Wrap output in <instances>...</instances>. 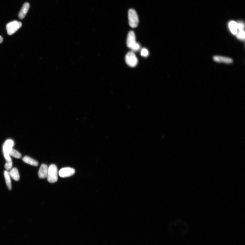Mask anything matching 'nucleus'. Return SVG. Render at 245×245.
I'll return each mask as SVG.
<instances>
[{
    "label": "nucleus",
    "instance_id": "6",
    "mask_svg": "<svg viewBox=\"0 0 245 245\" xmlns=\"http://www.w3.org/2000/svg\"><path fill=\"white\" fill-rule=\"evenodd\" d=\"M125 61L127 64L131 67H135L138 63V59L133 52H130L127 54L125 57Z\"/></svg>",
    "mask_w": 245,
    "mask_h": 245
},
{
    "label": "nucleus",
    "instance_id": "12",
    "mask_svg": "<svg viewBox=\"0 0 245 245\" xmlns=\"http://www.w3.org/2000/svg\"><path fill=\"white\" fill-rule=\"evenodd\" d=\"M9 173L10 176L15 181H19L20 179V176L18 170L16 168H14L12 169Z\"/></svg>",
    "mask_w": 245,
    "mask_h": 245
},
{
    "label": "nucleus",
    "instance_id": "3",
    "mask_svg": "<svg viewBox=\"0 0 245 245\" xmlns=\"http://www.w3.org/2000/svg\"><path fill=\"white\" fill-rule=\"evenodd\" d=\"M128 18L130 26L132 28L137 27L139 20L136 12L134 9H130L129 10Z\"/></svg>",
    "mask_w": 245,
    "mask_h": 245
},
{
    "label": "nucleus",
    "instance_id": "15",
    "mask_svg": "<svg viewBox=\"0 0 245 245\" xmlns=\"http://www.w3.org/2000/svg\"><path fill=\"white\" fill-rule=\"evenodd\" d=\"M9 155L10 156L17 159L20 158L22 156V155L20 153L13 148L10 150Z\"/></svg>",
    "mask_w": 245,
    "mask_h": 245
},
{
    "label": "nucleus",
    "instance_id": "2",
    "mask_svg": "<svg viewBox=\"0 0 245 245\" xmlns=\"http://www.w3.org/2000/svg\"><path fill=\"white\" fill-rule=\"evenodd\" d=\"M58 171L56 166L54 164L50 165L48 168V172L47 178L49 182L55 183L58 181Z\"/></svg>",
    "mask_w": 245,
    "mask_h": 245
},
{
    "label": "nucleus",
    "instance_id": "11",
    "mask_svg": "<svg viewBox=\"0 0 245 245\" xmlns=\"http://www.w3.org/2000/svg\"><path fill=\"white\" fill-rule=\"evenodd\" d=\"M23 160L26 164L32 165L34 166H37L38 162L34 159L28 156H26L23 158Z\"/></svg>",
    "mask_w": 245,
    "mask_h": 245
},
{
    "label": "nucleus",
    "instance_id": "13",
    "mask_svg": "<svg viewBox=\"0 0 245 245\" xmlns=\"http://www.w3.org/2000/svg\"><path fill=\"white\" fill-rule=\"evenodd\" d=\"M4 175L6 184L7 187L9 190H11L12 189L11 182V176L10 175L8 171H5L4 172Z\"/></svg>",
    "mask_w": 245,
    "mask_h": 245
},
{
    "label": "nucleus",
    "instance_id": "1",
    "mask_svg": "<svg viewBox=\"0 0 245 245\" xmlns=\"http://www.w3.org/2000/svg\"><path fill=\"white\" fill-rule=\"evenodd\" d=\"M127 45L128 48L133 51L137 52L140 48L139 44L136 42V37L135 32L132 31H130L127 39Z\"/></svg>",
    "mask_w": 245,
    "mask_h": 245
},
{
    "label": "nucleus",
    "instance_id": "20",
    "mask_svg": "<svg viewBox=\"0 0 245 245\" xmlns=\"http://www.w3.org/2000/svg\"><path fill=\"white\" fill-rule=\"evenodd\" d=\"M3 41V39L2 37L0 35V44L2 43Z\"/></svg>",
    "mask_w": 245,
    "mask_h": 245
},
{
    "label": "nucleus",
    "instance_id": "7",
    "mask_svg": "<svg viewBox=\"0 0 245 245\" xmlns=\"http://www.w3.org/2000/svg\"><path fill=\"white\" fill-rule=\"evenodd\" d=\"M75 171L73 168L67 167L62 168L59 172V175L61 178H67L73 175Z\"/></svg>",
    "mask_w": 245,
    "mask_h": 245
},
{
    "label": "nucleus",
    "instance_id": "10",
    "mask_svg": "<svg viewBox=\"0 0 245 245\" xmlns=\"http://www.w3.org/2000/svg\"><path fill=\"white\" fill-rule=\"evenodd\" d=\"M29 7H30V5H29L28 2H26L23 4L19 14V17L20 19H22L24 18L26 14L28 13Z\"/></svg>",
    "mask_w": 245,
    "mask_h": 245
},
{
    "label": "nucleus",
    "instance_id": "8",
    "mask_svg": "<svg viewBox=\"0 0 245 245\" xmlns=\"http://www.w3.org/2000/svg\"><path fill=\"white\" fill-rule=\"evenodd\" d=\"M48 172V167L47 165L45 164L41 165L39 171V178H40L44 179L47 178Z\"/></svg>",
    "mask_w": 245,
    "mask_h": 245
},
{
    "label": "nucleus",
    "instance_id": "16",
    "mask_svg": "<svg viewBox=\"0 0 245 245\" xmlns=\"http://www.w3.org/2000/svg\"><path fill=\"white\" fill-rule=\"evenodd\" d=\"M237 37L238 39L240 40H243L245 39V32L243 30L240 31L237 34Z\"/></svg>",
    "mask_w": 245,
    "mask_h": 245
},
{
    "label": "nucleus",
    "instance_id": "9",
    "mask_svg": "<svg viewBox=\"0 0 245 245\" xmlns=\"http://www.w3.org/2000/svg\"><path fill=\"white\" fill-rule=\"evenodd\" d=\"M214 60L218 63H231L233 62L232 59L229 58L221 56H215L213 58Z\"/></svg>",
    "mask_w": 245,
    "mask_h": 245
},
{
    "label": "nucleus",
    "instance_id": "18",
    "mask_svg": "<svg viewBox=\"0 0 245 245\" xmlns=\"http://www.w3.org/2000/svg\"><path fill=\"white\" fill-rule=\"evenodd\" d=\"M141 55L142 57H147L149 55V52L148 50L145 48L142 49H141Z\"/></svg>",
    "mask_w": 245,
    "mask_h": 245
},
{
    "label": "nucleus",
    "instance_id": "5",
    "mask_svg": "<svg viewBox=\"0 0 245 245\" xmlns=\"http://www.w3.org/2000/svg\"><path fill=\"white\" fill-rule=\"evenodd\" d=\"M22 23L16 20H14L8 23L6 26L7 33L9 35L14 34L21 27Z\"/></svg>",
    "mask_w": 245,
    "mask_h": 245
},
{
    "label": "nucleus",
    "instance_id": "17",
    "mask_svg": "<svg viewBox=\"0 0 245 245\" xmlns=\"http://www.w3.org/2000/svg\"><path fill=\"white\" fill-rule=\"evenodd\" d=\"M13 166V162L12 160L6 161L5 165V169L7 171L11 169Z\"/></svg>",
    "mask_w": 245,
    "mask_h": 245
},
{
    "label": "nucleus",
    "instance_id": "4",
    "mask_svg": "<svg viewBox=\"0 0 245 245\" xmlns=\"http://www.w3.org/2000/svg\"><path fill=\"white\" fill-rule=\"evenodd\" d=\"M14 143L13 140L9 139L6 141L3 147V151L5 158L6 161L12 160L9 155L10 150L13 148Z\"/></svg>",
    "mask_w": 245,
    "mask_h": 245
},
{
    "label": "nucleus",
    "instance_id": "19",
    "mask_svg": "<svg viewBox=\"0 0 245 245\" xmlns=\"http://www.w3.org/2000/svg\"><path fill=\"white\" fill-rule=\"evenodd\" d=\"M237 23L238 29L240 31L243 30L244 28V24L243 23L240 22Z\"/></svg>",
    "mask_w": 245,
    "mask_h": 245
},
{
    "label": "nucleus",
    "instance_id": "14",
    "mask_svg": "<svg viewBox=\"0 0 245 245\" xmlns=\"http://www.w3.org/2000/svg\"><path fill=\"white\" fill-rule=\"evenodd\" d=\"M229 27L232 33L233 34L237 35L238 32L237 23L234 21L230 22L229 23Z\"/></svg>",
    "mask_w": 245,
    "mask_h": 245
}]
</instances>
